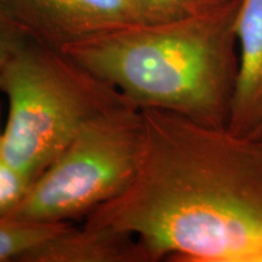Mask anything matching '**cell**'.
Segmentation results:
<instances>
[{
    "label": "cell",
    "mask_w": 262,
    "mask_h": 262,
    "mask_svg": "<svg viewBox=\"0 0 262 262\" xmlns=\"http://www.w3.org/2000/svg\"><path fill=\"white\" fill-rule=\"evenodd\" d=\"M135 178L84 226L134 235L147 262H262V141L141 110Z\"/></svg>",
    "instance_id": "1"
},
{
    "label": "cell",
    "mask_w": 262,
    "mask_h": 262,
    "mask_svg": "<svg viewBox=\"0 0 262 262\" xmlns=\"http://www.w3.org/2000/svg\"><path fill=\"white\" fill-rule=\"evenodd\" d=\"M239 6L241 0H233L195 17L112 29L60 51L140 110L228 127L239 62Z\"/></svg>",
    "instance_id": "2"
},
{
    "label": "cell",
    "mask_w": 262,
    "mask_h": 262,
    "mask_svg": "<svg viewBox=\"0 0 262 262\" xmlns=\"http://www.w3.org/2000/svg\"><path fill=\"white\" fill-rule=\"evenodd\" d=\"M9 100L3 159L34 182L85 126L133 104L60 50L29 38L0 72Z\"/></svg>",
    "instance_id": "3"
},
{
    "label": "cell",
    "mask_w": 262,
    "mask_h": 262,
    "mask_svg": "<svg viewBox=\"0 0 262 262\" xmlns=\"http://www.w3.org/2000/svg\"><path fill=\"white\" fill-rule=\"evenodd\" d=\"M143 119L134 104L114 108L90 122L32 183L11 217L68 222L120 194L139 168Z\"/></svg>",
    "instance_id": "4"
},
{
    "label": "cell",
    "mask_w": 262,
    "mask_h": 262,
    "mask_svg": "<svg viewBox=\"0 0 262 262\" xmlns=\"http://www.w3.org/2000/svg\"><path fill=\"white\" fill-rule=\"evenodd\" d=\"M27 35L55 50L101 33L146 24L135 0H2Z\"/></svg>",
    "instance_id": "5"
},
{
    "label": "cell",
    "mask_w": 262,
    "mask_h": 262,
    "mask_svg": "<svg viewBox=\"0 0 262 262\" xmlns=\"http://www.w3.org/2000/svg\"><path fill=\"white\" fill-rule=\"evenodd\" d=\"M235 33L239 62L228 129L251 136L262 120V0H241Z\"/></svg>",
    "instance_id": "6"
},
{
    "label": "cell",
    "mask_w": 262,
    "mask_h": 262,
    "mask_svg": "<svg viewBox=\"0 0 262 262\" xmlns=\"http://www.w3.org/2000/svg\"><path fill=\"white\" fill-rule=\"evenodd\" d=\"M22 262H147L139 241L108 229H66L26 255Z\"/></svg>",
    "instance_id": "7"
},
{
    "label": "cell",
    "mask_w": 262,
    "mask_h": 262,
    "mask_svg": "<svg viewBox=\"0 0 262 262\" xmlns=\"http://www.w3.org/2000/svg\"><path fill=\"white\" fill-rule=\"evenodd\" d=\"M70 227L68 222H34L11 216L0 217V262H22L32 250Z\"/></svg>",
    "instance_id": "8"
},
{
    "label": "cell",
    "mask_w": 262,
    "mask_h": 262,
    "mask_svg": "<svg viewBox=\"0 0 262 262\" xmlns=\"http://www.w3.org/2000/svg\"><path fill=\"white\" fill-rule=\"evenodd\" d=\"M233 0H135L146 24H164L216 11Z\"/></svg>",
    "instance_id": "9"
},
{
    "label": "cell",
    "mask_w": 262,
    "mask_h": 262,
    "mask_svg": "<svg viewBox=\"0 0 262 262\" xmlns=\"http://www.w3.org/2000/svg\"><path fill=\"white\" fill-rule=\"evenodd\" d=\"M32 181L25 173L0 158V217L14 212L24 201Z\"/></svg>",
    "instance_id": "10"
},
{
    "label": "cell",
    "mask_w": 262,
    "mask_h": 262,
    "mask_svg": "<svg viewBox=\"0 0 262 262\" xmlns=\"http://www.w3.org/2000/svg\"><path fill=\"white\" fill-rule=\"evenodd\" d=\"M29 39L21 26L0 6V72L12 55Z\"/></svg>",
    "instance_id": "11"
},
{
    "label": "cell",
    "mask_w": 262,
    "mask_h": 262,
    "mask_svg": "<svg viewBox=\"0 0 262 262\" xmlns=\"http://www.w3.org/2000/svg\"><path fill=\"white\" fill-rule=\"evenodd\" d=\"M250 137H254V139L262 141V120H261V123L258 124V126L256 127V129H255L253 135H251Z\"/></svg>",
    "instance_id": "12"
},
{
    "label": "cell",
    "mask_w": 262,
    "mask_h": 262,
    "mask_svg": "<svg viewBox=\"0 0 262 262\" xmlns=\"http://www.w3.org/2000/svg\"><path fill=\"white\" fill-rule=\"evenodd\" d=\"M3 156V131H0V158Z\"/></svg>",
    "instance_id": "13"
},
{
    "label": "cell",
    "mask_w": 262,
    "mask_h": 262,
    "mask_svg": "<svg viewBox=\"0 0 262 262\" xmlns=\"http://www.w3.org/2000/svg\"><path fill=\"white\" fill-rule=\"evenodd\" d=\"M0 6H3V4H2V0H0Z\"/></svg>",
    "instance_id": "14"
}]
</instances>
